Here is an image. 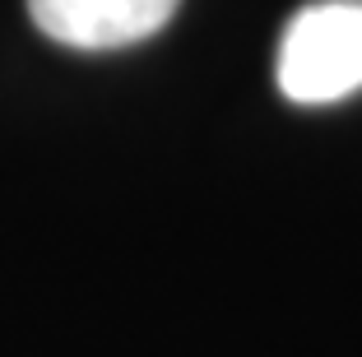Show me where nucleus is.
<instances>
[{"mask_svg":"<svg viewBox=\"0 0 362 357\" xmlns=\"http://www.w3.org/2000/svg\"><path fill=\"white\" fill-rule=\"evenodd\" d=\"M279 88L288 103L325 107L362 88V0H316L279 37Z\"/></svg>","mask_w":362,"mask_h":357,"instance_id":"obj_1","label":"nucleus"},{"mask_svg":"<svg viewBox=\"0 0 362 357\" xmlns=\"http://www.w3.org/2000/svg\"><path fill=\"white\" fill-rule=\"evenodd\" d=\"M181 0H28L33 23L75 52L135 47L177 14Z\"/></svg>","mask_w":362,"mask_h":357,"instance_id":"obj_2","label":"nucleus"}]
</instances>
